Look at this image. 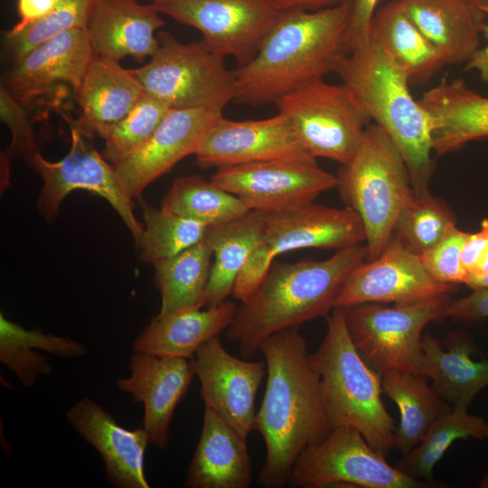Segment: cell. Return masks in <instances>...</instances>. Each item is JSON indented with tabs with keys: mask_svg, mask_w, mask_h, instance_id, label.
Wrapping results in <instances>:
<instances>
[{
	"mask_svg": "<svg viewBox=\"0 0 488 488\" xmlns=\"http://www.w3.org/2000/svg\"><path fill=\"white\" fill-rule=\"evenodd\" d=\"M259 351L267 366V387L254 430L264 439L266 459L258 482L265 488H281L289 484L299 455L322 441L332 427L322 402L320 378L299 327L269 335Z\"/></svg>",
	"mask_w": 488,
	"mask_h": 488,
	"instance_id": "1",
	"label": "cell"
},
{
	"mask_svg": "<svg viewBox=\"0 0 488 488\" xmlns=\"http://www.w3.org/2000/svg\"><path fill=\"white\" fill-rule=\"evenodd\" d=\"M352 0L283 12L254 57L234 70L235 103L261 106L324 80L349 52Z\"/></svg>",
	"mask_w": 488,
	"mask_h": 488,
	"instance_id": "2",
	"label": "cell"
},
{
	"mask_svg": "<svg viewBox=\"0 0 488 488\" xmlns=\"http://www.w3.org/2000/svg\"><path fill=\"white\" fill-rule=\"evenodd\" d=\"M365 245L338 249L324 260L273 262L253 294L238 306L227 337L251 358L269 335L326 316L350 271L366 260Z\"/></svg>",
	"mask_w": 488,
	"mask_h": 488,
	"instance_id": "3",
	"label": "cell"
},
{
	"mask_svg": "<svg viewBox=\"0 0 488 488\" xmlns=\"http://www.w3.org/2000/svg\"><path fill=\"white\" fill-rule=\"evenodd\" d=\"M336 73L374 124L400 151L414 192L428 188L433 173L432 119L409 91L404 70L370 42L344 54Z\"/></svg>",
	"mask_w": 488,
	"mask_h": 488,
	"instance_id": "4",
	"label": "cell"
},
{
	"mask_svg": "<svg viewBox=\"0 0 488 488\" xmlns=\"http://www.w3.org/2000/svg\"><path fill=\"white\" fill-rule=\"evenodd\" d=\"M325 319L326 333L309 358L320 378L328 422L332 429L354 427L386 457L395 447L396 427L381 399L380 374L355 348L343 309L334 307Z\"/></svg>",
	"mask_w": 488,
	"mask_h": 488,
	"instance_id": "5",
	"label": "cell"
},
{
	"mask_svg": "<svg viewBox=\"0 0 488 488\" xmlns=\"http://www.w3.org/2000/svg\"><path fill=\"white\" fill-rule=\"evenodd\" d=\"M336 176L343 203L363 223L366 260H374L389 244L397 217L414 192L407 164L387 133L371 123L355 155Z\"/></svg>",
	"mask_w": 488,
	"mask_h": 488,
	"instance_id": "6",
	"label": "cell"
},
{
	"mask_svg": "<svg viewBox=\"0 0 488 488\" xmlns=\"http://www.w3.org/2000/svg\"><path fill=\"white\" fill-rule=\"evenodd\" d=\"M159 47L145 65L132 70L145 91L171 108L223 111L236 98V78L221 53L203 39L183 43L171 33H156Z\"/></svg>",
	"mask_w": 488,
	"mask_h": 488,
	"instance_id": "7",
	"label": "cell"
},
{
	"mask_svg": "<svg viewBox=\"0 0 488 488\" xmlns=\"http://www.w3.org/2000/svg\"><path fill=\"white\" fill-rule=\"evenodd\" d=\"M366 240L363 223L352 209L314 202L266 212L261 240L239 274L232 296L246 301L280 254L305 248L343 249Z\"/></svg>",
	"mask_w": 488,
	"mask_h": 488,
	"instance_id": "8",
	"label": "cell"
},
{
	"mask_svg": "<svg viewBox=\"0 0 488 488\" xmlns=\"http://www.w3.org/2000/svg\"><path fill=\"white\" fill-rule=\"evenodd\" d=\"M450 294L409 303H366L342 308L351 339L380 375L389 371L422 374V332L444 317ZM423 375V374H422Z\"/></svg>",
	"mask_w": 488,
	"mask_h": 488,
	"instance_id": "9",
	"label": "cell"
},
{
	"mask_svg": "<svg viewBox=\"0 0 488 488\" xmlns=\"http://www.w3.org/2000/svg\"><path fill=\"white\" fill-rule=\"evenodd\" d=\"M290 120L303 147L313 157L347 164L371 124L350 89L324 80L308 84L275 103Z\"/></svg>",
	"mask_w": 488,
	"mask_h": 488,
	"instance_id": "10",
	"label": "cell"
},
{
	"mask_svg": "<svg viewBox=\"0 0 488 488\" xmlns=\"http://www.w3.org/2000/svg\"><path fill=\"white\" fill-rule=\"evenodd\" d=\"M293 487H441L414 479L388 464L354 427H337L297 457L289 479Z\"/></svg>",
	"mask_w": 488,
	"mask_h": 488,
	"instance_id": "11",
	"label": "cell"
},
{
	"mask_svg": "<svg viewBox=\"0 0 488 488\" xmlns=\"http://www.w3.org/2000/svg\"><path fill=\"white\" fill-rule=\"evenodd\" d=\"M67 118V117H66ZM71 145L60 161L51 162L37 152L27 163L42 178L38 209L46 220H52L64 198L74 190L100 195L115 209L131 232L137 246L144 230L134 213L133 198L118 179L114 166L94 146L92 137L82 133L72 119Z\"/></svg>",
	"mask_w": 488,
	"mask_h": 488,
	"instance_id": "12",
	"label": "cell"
},
{
	"mask_svg": "<svg viewBox=\"0 0 488 488\" xmlns=\"http://www.w3.org/2000/svg\"><path fill=\"white\" fill-rule=\"evenodd\" d=\"M176 22L200 31L202 39L238 66L249 61L282 13L270 0H150Z\"/></svg>",
	"mask_w": 488,
	"mask_h": 488,
	"instance_id": "13",
	"label": "cell"
},
{
	"mask_svg": "<svg viewBox=\"0 0 488 488\" xmlns=\"http://www.w3.org/2000/svg\"><path fill=\"white\" fill-rule=\"evenodd\" d=\"M211 180L239 197L249 210L272 212L314 202L337 187L336 175L314 157L279 158L217 169Z\"/></svg>",
	"mask_w": 488,
	"mask_h": 488,
	"instance_id": "14",
	"label": "cell"
},
{
	"mask_svg": "<svg viewBox=\"0 0 488 488\" xmlns=\"http://www.w3.org/2000/svg\"><path fill=\"white\" fill-rule=\"evenodd\" d=\"M455 291V285L435 280L418 256L391 239L381 255L355 266L342 284L334 307L366 303H409Z\"/></svg>",
	"mask_w": 488,
	"mask_h": 488,
	"instance_id": "15",
	"label": "cell"
},
{
	"mask_svg": "<svg viewBox=\"0 0 488 488\" xmlns=\"http://www.w3.org/2000/svg\"><path fill=\"white\" fill-rule=\"evenodd\" d=\"M201 384V396L240 436L254 430L255 399L267 375L266 362L248 361L232 356L219 335L205 342L190 360Z\"/></svg>",
	"mask_w": 488,
	"mask_h": 488,
	"instance_id": "16",
	"label": "cell"
},
{
	"mask_svg": "<svg viewBox=\"0 0 488 488\" xmlns=\"http://www.w3.org/2000/svg\"><path fill=\"white\" fill-rule=\"evenodd\" d=\"M194 155L199 166L216 169L271 159L313 157L280 111L259 120L235 121L221 116L208 128Z\"/></svg>",
	"mask_w": 488,
	"mask_h": 488,
	"instance_id": "17",
	"label": "cell"
},
{
	"mask_svg": "<svg viewBox=\"0 0 488 488\" xmlns=\"http://www.w3.org/2000/svg\"><path fill=\"white\" fill-rule=\"evenodd\" d=\"M222 115L211 108H172L150 139L114 164L134 199L183 158L194 155L208 128Z\"/></svg>",
	"mask_w": 488,
	"mask_h": 488,
	"instance_id": "18",
	"label": "cell"
},
{
	"mask_svg": "<svg viewBox=\"0 0 488 488\" xmlns=\"http://www.w3.org/2000/svg\"><path fill=\"white\" fill-rule=\"evenodd\" d=\"M96 55L86 29L66 31L14 63L1 85L24 106L60 86L76 93Z\"/></svg>",
	"mask_w": 488,
	"mask_h": 488,
	"instance_id": "19",
	"label": "cell"
},
{
	"mask_svg": "<svg viewBox=\"0 0 488 488\" xmlns=\"http://www.w3.org/2000/svg\"><path fill=\"white\" fill-rule=\"evenodd\" d=\"M129 370L130 375L117 380L116 386L134 401L143 403L142 426L149 444L164 450L170 442L174 410L195 376L190 360L134 352Z\"/></svg>",
	"mask_w": 488,
	"mask_h": 488,
	"instance_id": "20",
	"label": "cell"
},
{
	"mask_svg": "<svg viewBox=\"0 0 488 488\" xmlns=\"http://www.w3.org/2000/svg\"><path fill=\"white\" fill-rule=\"evenodd\" d=\"M65 416L69 424L100 455L110 485L150 487L144 468L149 439L142 425L136 429L120 426L107 409L89 398L78 399Z\"/></svg>",
	"mask_w": 488,
	"mask_h": 488,
	"instance_id": "21",
	"label": "cell"
},
{
	"mask_svg": "<svg viewBox=\"0 0 488 488\" xmlns=\"http://www.w3.org/2000/svg\"><path fill=\"white\" fill-rule=\"evenodd\" d=\"M140 0H97L86 31L98 55L136 61L151 57L159 47L155 32L164 25L161 13Z\"/></svg>",
	"mask_w": 488,
	"mask_h": 488,
	"instance_id": "22",
	"label": "cell"
},
{
	"mask_svg": "<svg viewBox=\"0 0 488 488\" xmlns=\"http://www.w3.org/2000/svg\"><path fill=\"white\" fill-rule=\"evenodd\" d=\"M118 61L97 54L75 93L81 115L73 122L88 136L103 137L145 93L132 70Z\"/></svg>",
	"mask_w": 488,
	"mask_h": 488,
	"instance_id": "23",
	"label": "cell"
},
{
	"mask_svg": "<svg viewBox=\"0 0 488 488\" xmlns=\"http://www.w3.org/2000/svg\"><path fill=\"white\" fill-rule=\"evenodd\" d=\"M418 101L431 117L437 156L488 137V97L468 88L464 80L443 79Z\"/></svg>",
	"mask_w": 488,
	"mask_h": 488,
	"instance_id": "24",
	"label": "cell"
},
{
	"mask_svg": "<svg viewBox=\"0 0 488 488\" xmlns=\"http://www.w3.org/2000/svg\"><path fill=\"white\" fill-rule=\"evenodd\" d=\"M252 461L246 439L216 412L205 408L201 436L187 470L189 488H247Z\"/></svg>",
	"mask_w": 488,
	"mask_h": 488,
	"instance_id": "25",
	"label": "cell"
},
{
	"mask_svg": "<svg viewBox=\"0 0 488 488\" xmlns=\"http://www.w3.org/2000/svg\"><path fill=\"white\" fill-rule=\"evenodd\" d=\"M409 18L445 64L469 61L480 48L483 12L463 0H400Z\"/></svg>",
	"mask_w": 488,
	"mask_h": 488,
	"instance_id": "26",
	"label": "cell"
},
{
	"mask_svg": "<svg viewBox=\"0 0 488 488\" xmlns=\"http://www.w3.org/2000/svg\"><path fill=\"white\" fill-rule=\"evenodd\" d=\"M448 351L430 333L422 336V374L453 408H468L475 396L488 386V361H474L477 352L470 333L454 331L447 335Z\"/></svg>",
	"mask_w": 488,
	"mask_h": 488,
	"instance_id": "27",
	"label": "cell"
},
{
	"mask_svg": "<svg viewBox=\"0 0 488 488\" xmlns=\"http://www.w3.org/2000/svg\"><path fill=\"white\" fill-rule=\"evenodd\" d=\"M238 305L230 301L156 315L132 343L133 352L191 360L202 344L232 323Z\"/></svg>",
	"mask_w": 488,
	"mask_h": 488,
	"instance_id": "28",
	"label": "cell"
},
{
	"mask_svg": "<svg viewBox=\"0 0 488 488\" xmlns=\"http://www.w3.org/2000/svg\"><path fill=\"white\" fill-rule=\"evenodd\" d=\"M369 42L382 51L406 73L410 84H425L445 61L409 18L400 0H391L373 15Z\"/></svg>",
	"mask_w": 488,
	"mask_h": 488,
	"instance_id": "29",
	"label": "cell"
},
{
	"mask_svg": "<svg viewBox=\"0 0 488 488\" xmlns=\"http://www.w3.org/2000/svg\"><path fill=\"white\" fill-rule=\"evenodd\" d=\"M265 214L250 210L227 222L208 226L204 239L212 249L214 263L202 307L218 305L232 295L239 274L261 240Z\"/></svg>",
	"mask_w": 488,
	"mask_h": 488,
	"instance_id": "30",
	"label": "cell"
},
{
	"mask_svg": "<svg viewBox=\"0 0 488 488\" xmlns=\"http://www.w3.org/2000/svg\"><path fill=\"white\" fill-rule=\"evenodd\" d=\"M380 377L382 393L399 410L395 448L404 456L420 443L433 422L453 407L427 384V377L422 374L389 371Z\"/></svg>",
	"mask_w": 488,
	"mask_h": 488,
	"instance_id": "31",
	"label": "cell"
},
{
	"mask_svg": "<svg viewBox=\"0 0 488 488\" xmlns=\"http://www.w3.org/2000/svg\"><path fill=\"white\" fill-rule=\"evenodd\" d=\"M212 255L211 245L203 238L177 255L154 265L155 282L161 296L158 316L202 307Z\"/></svg>",
	"mask_w": 488,
	"mask_h": 488,
	"instance_id": "32",
	"label": "cell"
},
{
	"mask_svg": "<svg viewBox=\"0 0 488 488\" xmlns=\"http://www.w3.org/2000/svg\"><path fill=\"white\" fill-rule=\"evenodd\" d=\"M469 437L488 438V422L468 413V408H453L433 422L420 443L396 467L414 479L436 483L435 465L455 440Z\"/></svg>",
	"mask_w": 488,
	"mask_h": 488,
	"instance_id": "33",
	"label": "cell"
},
{
	"mask_svg": "<svg viewBox=\"0 0 488 488\" xmlns=\"http://www.w3.org/2000/svg\"><path fill=\"white\" fill-rule=\"evenodd\" d=\"M161 208L207 226L227 222L250 211L239 197L201 176L176 178Z\"/></svg>",
	"mask_w": 488,
	"mask_h": 488,
	"instance_id": "34",
	"label": "cell"
},
{
	"mask_svg": "<svg viewBox=\"0 0 488 488\" xmlns=\"http://www.w3.org/2000/svg\"><path fill=\"white\" fill-rule=\"evenodd\" d=\"M455 226V215L448 204L426 188L413 192L404 204L391 239L418 256L436 245Z\"/></svg>",
	"mask_w": 488,
	"mask_h": 488,
	"instance_id": "35",
	"label": "cell"
},
{
	"mask_svg": "<svg viewBox=\"0 0 488 488\" xmlns=\"http://www.w3.org/2000/svg\"><path fill=\"white\" fill-rule=\"evenodd\" d=\"M144 230L138 245L141 260L155 265L201 241L208 226L194 220L155 209L140 200Z\"/></svg>",
	"mask_w": 488,
	"mask_h": 488,
	"instance_id": "36",
	"label": "cell"
},
{
	"mask_svg": "<svg viewBox=\"0 0 488 488\" xmlns=\"http://www.w3.org/2000/svg\"><path fill=\"white\" fill-rule=\"evenodd\" d=\"M171 109L145 92L130 112L103 136L102 155L112 165L128 156L150 139Z\"/></svg>",
	"mask_w": 488,
	"mask_h": 488,
	"instance_id": "37",
	"label": "cell"
},
{
	"mask_svg": "<svg viewBox=\"0 0 488 488\" xmlns=\"http://www.w3.org/2000/svg\"><path fill=\"white\" fill-rule=\"evenodd\" d=\"M97 0H60L42 19L16 33H6L5 52L14 63L52 37L73 29H86Z\"/></svg>",
	"mask_w": 488,
	"mask_h": 488,
	"instance_id": "38",
	"label": "cell"
},
{
	"mask_svg": "<svg viewBox=\"0 0 488 488\" xmlns=\"http://www.w3.org/2000/svg\"><path fill=\"white\" fill-rule=\"evenodd\" d=\"M0 117L10 128L12 141L1 153V192L10 183V163L14 158L23 157L27 163L39 152L31 120L25 106L14 99L1 85Z\"/></svg>",
	"mask_w": 488,
	"mask_h": 488,
	"instance_id": "39",
	"label": "cell"
},
{
	"mask_svg": "<svg viewBox=\"0 0 488 488\" xmlns=\"http://www.w3.org/2000/svg\"><path fill=\"white\" fill-rule=\"evenodd\" d=\"M469 234L455 226L436 245L418 255L422 266L435 280L466 284L469 275L463 267L461 255Z\"/></svg>",
	"mask_w": 488,
	"mask_h": 488,
	"instance_id": "40",
	"label": "cell"
},
{
	"mask_svg": "<svg viewBox=\"0 0 488 488\" xmlns=\"http://www.w3.org/2000/svg\"><path fill=\"white\" fill-rule=\"evenodd\" d=\"M0 339L23 343L61 358H80L88 349L69 337L45 333L41 330L25 329L0 314Z\"/></svg>",
	"mask_w": 488,
	"mask_h": 488,
	"instance_id": "41",
	"label": "cell"
},
{
	"mask_svg": "<svg viewBox=\"0 0 488 488\" xmlns=\"http://www.w3.org/2000/svg\"><path fill=\"white\" fill-rule=\"evenodd\" d=\"M0 361L12 371L25 387L35 385L38 376L50 375L48 358L29 345L0 339Z\"/></svg>",
	"mask_w": 488,
	"mask_h": 488,
	"instance_id": "42",
	"label": "cell"
},
{
	"mask_svg": "<svg viewBox=\"0 0 488 488\" xmlns=\"http://www.w3.org/2000/svg\"><path fill=\"white\" fill-rule=\"evenodd\" d=\"M443 316L470 321L488 318V287L473 289L465 296L450 299Z\"/></svg>",
	"mask_w": 488,
	"mask_h": 488,
	"instance_id": "43",
	"label": "cell"
},
{
	"mask_svg": "<svg viewBox=\"0 0 488 488\" xmlns=\"http://www.w3.org/2000/svg\"><path fill=\"white\" fill-rule=\"evenodd\" d=\"M380 0H352L349 52L369 42L371 23Z\"/></svg>",
	"mask_w": 488,
	"mask_h": 488,
	"instance_id": "44",
	"label": "cell"
},
{
	"mask_svg": "<svg viewBox=\"0 0 488 488\" xmlns=\"http://www.w3.org/2000/svg\"><path fill=\"white\" fill-rule=\"evenodd\" d=\"M487 251L488 219H484L481 223L480 230L475 233L469 234L462 249V264L469 276L475 272L479 262Z\"/></svg>",
	"mask_w": 488,
	"mask_h": 488,
	"instance_id": "45",
	"label": "cell"
},
{
	"mask_svg": "<svg viewBox=\"0 0 488 488\" xmlns=\"http://www.w3.org/2000/svg\"><path fill=\"white\" fill-rule=\"evenodd\" d=\"M60 0H17L20 21L7 32L16 33L46 16Z\"/></svg>",
	"mask_w": 488,
	"mask_h": 488,
	"instance_id": "46",
	"label": "cell"
},
{
	"mask_svg": "<svg viewBox=\"0 0 488 488\" xmlns=\"http://www.w3.org/2000/svg\"><path fill=\"white\" fill-rule=\"evenodd\" d=\"M486 17H488V3L480 7ZM483 34L486 39L483 47H480L473 58L465 63L466 70H475L481 80L488 84V22L484 23Z\"/></svg>",
	"mask_w": 488,
	"mask_h": 488,
	"instance_id": "47",
	"label": "cell"
},
{
	"mask_svg": "<svg viewBox=\"0 0 488 488\" xmlns=\"http://www.w3.org/2000/svg\"><path fill=\"white\" fill-rule=\"evenodd\" d=\"M281 12L291 10L316 11L340 5L346 0H270Z\"/></svg>",
	"mask_w": 488,
	"mask_h": 488,
	"instance_id": "48",
	"label": "cell"
},
{
	"mask_svg": "<svg viewBox=\"0 0 488 488\" xmlns=\"http://www.w3.org/2000/svg\"><path fill=\"white\" fill-rule=\"evenodd\" d=\"M465 285L472 289L488 287V273L481 276L470 277Z\"/></svg>",
	"mask_w": 488,
	"mask_h": 488,
	"instance_id": "49",
	"label": "cell"
},
{
	"mask_svg": "<svg viewBox=\"0 0 488 488\" xmlns=\"http://www.w3.org/2000/svg\"><path fill=\"white\" fill-rule=\"evenodd\" d=\"M488 273V251L483 255L481 261L479 262L477 268L475 272L469 276L470 277H475V276H481ZM468 277V278H469Z\"/></svg>",
	"mask_w": 488,
	"mask_h": 488,
	"instance_id": "50",
	"label": "cell"
},
{
	"mask_svg": "<svg viewBox=\"0 0 488 488\" xmlns=\"http://www.w3.org/2000/svg\"><path fill=\"white\" fill-rule=\"evenodd\" d=\"M470 5H473L477 7H481L484 4L488 3V0H463Z\"/></svg>",
	"mask_w": 488,
	"mask_h": 488,
	"instance_id": "51",
	"label": "cell"
},
{
	"mask_svg": "<svg viewBox=\"0 0 488 488\" xmlns=\"http://www.w3.org/2000/svg\"><path fill=\"white\" fill-rule=\"evenodd\" d=\"M479 487L488 488V474H486L479 483Z\"/></svg>",
	"mask_w": 488,
	"mask_h": 488,
	"instance_id": "52",
	"label": "cell"
}]
</instances>
